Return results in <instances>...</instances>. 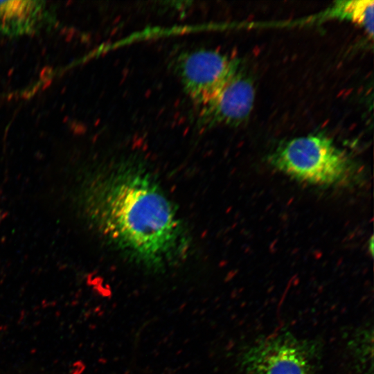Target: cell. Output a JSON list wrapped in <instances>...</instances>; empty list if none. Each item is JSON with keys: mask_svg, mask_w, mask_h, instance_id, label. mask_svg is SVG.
Listing matches in <instances>:
<instances>
[{"mask_svg": "<svg viewBox=\"0 0 374 374\" xmlns=\"http://www.w3.org/2000/svg\"><path fill=\"white\" fill-rule=\"evenodd\" d=\"M373 1H345L337 2L332 10V16L346 19L363 28L372 38L373 36Z\"/></svg>", "mask_w": 374, "mask_h": 374, "instance_id": "52a82bcc", "label": "cell"}, {"mask_svg": "<svg viewBox=\"0 0 374 374\" xmlns=\"http://www.w3.org/2000/svg\"><path fill=\"white\" fill-rule=\"evenodd\" d=\"M78 202L108 244L143 268L159 271L182 260L189 238L177 211L152 174L121 161L86 179Z\"/></svg>", "mask_w": 374, "mask_h": 374, "instance_id": "6da1fadb", "label": "cell"}, {"mask_svg": "<svg viewBox=\"0 0 374 374\" xmlns=\"http://www.w3.org/2000/svg\"><path fill=\"white\" fill-rule=\"evenodd\" d=\"M318 342L282 332L260 339L240 359L242 374H319Z\"/></svg>", "mask_w": 374, "mask_h": 374, "instance_id": "3957f363", "label": "cell"}, {"mask_svg": "<svg viewBox=\"0 0 374 374\" xmlns=\"http://www.w3.org/2000/svg\"><path fill=\"white\" fill-rule=\"evenodd\" d=\"M251 78L240 69L206 103L199 108V127L237 126L249 117L255 101Z\"/></svg>", "mask_w": 374, "mask_h": 374, "instance_id": "5b68a950", "label": "cell"}, {"mask_svg": "<svg viewBox=\"0 0 374 374\" xmlns=\"http://www.w3.org/2000/svg\"><path fill=\"white\" fill-rule=\"evenodd\" d=\"M275 169L296 180L323 186L350 183L355 166L333 141L322 134L292 139L269 155Z\"/></svg>", "mask_w": 374, "mask_h": 374, "instance_id": "7a4b0ae2", "label": "cell"}, {"mask_svg": "<svg viewBox=\"0 0 374 374\" xmlns=\"http://www.w3.org/2000/svg\"><path fill=\"white\" fill-rule=\"evenodd\" d=\"M352 364L358 374H372L373 371V328H361L348 343Z\"/></svg>", "mask_w": 374, "mask_h": 374, "instance_id": "ba28073f", "label": "cell"}, {"mask_svg": "<svg viewBox=\"0 0 374 374\" xmlns=\"http://www.w3.org/2000/svg\"><path fill=\"white\" fill-rule=\"evenodd\" d=\"M173 71L188 96L199 107L240 69V62L213 49L184 51L172 61Z\"/></svg>", "mask_w": 374, "mask_h": 374, "instance_id": "277c9868", "label": "cell"}, {"mask_svg": "<svg viewBox=\"0 0 374 374\" xmlns=\"http://www.w3.org/2000/svg\"><path fill=\"white\" fill-rule=\"evenodd\" d=\"M46 1H0V35L9 37L39 32L53 21Z\"/></svg>", "mask_w": 374, "mask_h": 374, "instance_id": "8992f818", "label": "cell"}]
</instances>
